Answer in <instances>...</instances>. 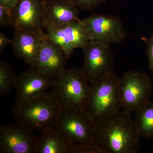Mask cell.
Here are the masks:
<instances>
[{"mask_svg": "<svg viewBox=\"0 0 153 153\" xmlns=\"http://www.w3.org/2000/svg\"><path fill=\"white\" fill-rule=\"evenodd\" d=\"M69 58L59 45L47 37L41 43L33 67L56 78L66 69Z\"/></svg>", "mask_w": 153, "mask_h": 153, "instance_id": "14", "label": "cell"}, {"mask_svg": "<svg viewBox=\"0 0 153 153\" xmlns=\"http://www.w3.org/2000/svg\"><path fill=\"white\" fill-rule=\"evenodd\" d=\"M135 112L134 121L140 137L153 139V101L149 100Z\"/></svg>", "mask_w": 153, "mask_h": 153, "instance_id": "17", "label": "cell"}, {"mask_svg": "<svg viewBox=\"0 0 153 153\" xmlns=\"http://www.w3.org/2000/svg\"><path fill=\"white\" fill-rule=\"evenodd\" d=\"M79 9L71 0H46L43 28L79 19Z\"/></svg>", "mask_w": 153, "mask_h": 153, "instance_id": "15", "label": "cell"}, {"mask_svg": "<svg viewBox=\"0 0 153 153\" xmlns=\"http://www.w3.org/2000/svg\"><path fill=\"white\" fill-rule=\"evenodd\" d=\"M96 122L86 111L62 108L55 128L74 144L93 142Z\"/></svg>", "mask_w": 153, "mask_h": 153, "instance_id": "6", "label": "cell"}, {"mask_svg": "<svg viewBox=\"0 0 153 153\" xmlns=\"http://www.w3.org/2000/svg\"><path fill=\"white\" fill-rule=\"evenodd\" d=\"M72 153H102L93 142L74 144Z\"/></svg>", "mask_w": 153, "mask_h": 153, "instance_id": "20", "label": "cell"}, {"mask_svg": "<svg viewBox=\"0 0 153 153\" xmlns=\"http://www.w3.org/2000/svg\"><path fill=\"white\" fill-rule=\"evenodd\" d=\"M78 8L83 11L93 12L97 7L106 0H71Z\"/></svg>", "mask_w": 153, "mask_h": 153, "instance_id": "19", "label": "cell"}, {"mask_svg": "<svg viewBox=\"0 0 153 153\" xmlns=\"http://www.w3.org/2000/svg\"><path fill=\"white\" fill-rule=\"evenodd\" d=\"M37 142L33 131L17 123L0 127V153H37Z\"/></svg>", "mask_w": 153, "mask_h": 153, "instance_id": "11", "label": "cell"}, {"mask_svg": "<svg viewBox=\"0 0 153 153\" xmlns=\"http://www.w3.org/2000/svg\"><path fill=\"white\" fill-rule=\"evenodd\" d=\"M47 38L59 45L69 58L74 49H82L89 38L82 21L79 19L46 28Z\"/></svg>", "mask_w": 153, "mask_h": 153, "instance_id": "10", "label": "cell"}, {"mask_svg": "<svg viewBox=\"0 0 153 153\" xmlns=\"http://www.w3.org/2000/svg\"><path fill=\"white\" fill-rule=\"evenodd\" d=\"M46 0H18L12 11L11 26L14 29L44 30V8Z\"/></svg>", "mask_w": 153, "mask_h": 153, "instance_id": "12", "label": "cell"}, {"mask_svg": "<svg viewBox=\"0 0 153 153\" xmlns=\"http://www.w3.org/2000/svg\"><path fill=\"white\" fill-rule=\"evenodd\" d=\"M62 108L49 91L22 105L14 106L12 114L17 123L42 133L55 127Z\"/></svg>", "mask_w": 153, "mask_h": 153, "instance_id": "2", "label": "cell"}, {"mask_svg": "<svg viewBox=\"0 0 153 153\" xmlns=\"http://www.w3.org/2000/svg\"><path fill=\"white\" fill-rule=\"evenodd\" d=\"M16 76L12 66L3 60L0 61V97H3L15 88Z\"/></svg>", "mask_w": 153, "mask_h": 153, "instance_id": "18", "label": "cell"}, {"mask_svg": "<svg viewBox=\"0 0 153 153\" xmlns=\"http://www.w3.org/2000/svg\"><path fill=\"white\" fill-rule=\"evenodd\" d=\"M74 144L56 128L41 133L37 138V153H72Z\"/></svg>", "mask_w": 153, "mask_h": 153, "instance_id": "16", "label": "cell"}, {"mask_svg": "<svg viewBox=\"0 0 153 153\" xmlns=\"http://www.w3.org/2000/svg\"><path fill=\"white\" fill-rule=\"evenodd\" d=\"M12 38V50L18 58L24 60L31 67L35 66L41 43L47 34L44 30L34 31L14 29Z\"/></svg>", "mask_w": 153, "mask_h": 153, "instance_id": "13", "label": "cell"}, {"mask_svg": "<svg viewBox=\"0 0 153 153\" xmlns=\"http://www.w3.org/2000/svg\"><path fill=\"white\" fill-rule=\"evenodd\" d=\"M110 45L89 40L82 48L84 62L81 70L89 83L113 71L114 57Z\"/></svg>", "mask_w": 153, "mask_h": 153, "instance_id": "7", "label": "cell"}, {"mask_svg": "<svg viewBox=\"0 0 153 153\" xmlns=\"http://www.w3.org/2000/svg\"><path fill=\"white\" fill-rule=\"evenodd\" d=\"M89 40L111 44L125 40L126 32L120 17L105 14H92L82 20Z\"/></svg>", "mask_w": 153, "mask_h": 153, "instance_id": "8", "label": "cell"}, {"mask_svg": "<svg viewBox=\"0 0 153 153\" xmlns=\"http://www.w3.org/2000/svg\"><path fill=\"white\" fill-rule=\"evenodd\" d=\"M55 80V77L30 66L16 76L15 106L22 105L49 92Z\"/></svg>", "mask_w": 153, "mask_h": 153, "instance_id": "9", "label": "cell"}, {"mask_svg": "<svg viewBox=\"0 0 153 153\" xmlns=\"http://www.w3.org/2000/svg\"><path fill=\"white\" fill-rule=\"evenodd\" d=\"M18 0H0V4L12 11L16 5Z\"/></svg>", "mask_w": 153, "mask_h": 153, "instance_id": "24", "label": "cell"}, {"mask_svg": "<svg viewBox=\"0 0 153 153\" xmlns=\"http://www.w3.org/2000/svg\"><path fill=\"white\" fill-rule=\"evenodd\" d=\"M114 71L90 83L86 111L96 123L122 109L119 81Z\"/></svg>", "mask_w": 153, "mask_h": 153, "instance_id": "4", "label": "cell"}, {"mask_svg": "<svg viewBox=\"0 0 153 153\" xmlns=\"http://www.w3.org/2000/svg\"><path fill=\"white\" fill-rule=\"evenodd\" d=\"M146 42L147 44L146 53L149 60V67L153 74V32Z\"/></svg>", "mask_w": 153, "mask_h": 153, "instance_id": "22", "label": "cell"}, {"mask_svg": "<svg viewBox=\"0 0 153 153\" xmlns=\"http://www.w3.org/2000/svg\"><path fill=\"white\" fill-rule=\"evenodd\" d=\"M12 43V39H10L3 32H0V53H2L7 46Z\"/></svg>", "mask_w": 153, "mask_h": 153, "instance_id": "23", "label": "cell"}, {"mask_svg": "<svg viewBox=\"0 0 153 153\" xmlns=\"http://www.w3.org/2000/svg\"><path fill=\"white\" fill-rule=\"evenodd\" d=\"M12 11L0 4V25L4 27L11 26Z\"/></svg>", "mask_w": 153, "mask_h": 153, "instance_id": "21", "label": "cell"}, {"mask_svg": "<svg viewBox=\"0 0 153 153\" xmlns=\"http://www.w3.org/2000/svg\"><path fill=\"white\" fill-rule=\"evenodd\" d=\"M131 114L122 110L96 123L92 142L102 153H136L140 148Z\"/></svg>", "mask_w": 153, "mask_h": 153, "instance_id": "1", "label": "cell"}, {"mask_svg": "<svg viewBox=\"0 0 153 153\" xmlns=\"http://www.w3.org/2000/svg\"><path fill=\"white\" fill-rule=\"evenodd\" d=\"M119 90L122 109L131 114L149 101L152 84L146 73L132 70L120 78Z\"/></svg>", "mask_w": 153, "mask_h": 153, "instance_id": "5", "label": "cell"}, {"mask_svg": "<svg viewBox=\"0 0 153 153\" xmlns=\"http://www.w3.org/2000/svg\"><path fill=\"white\" fill-rule=\"evenodd\" d=\"M81 69L66 68L57 77L50 93L62 108L86 111L90 84Z\"/></svg>", "mask_w": 153, "mask_h": 153, "instance_id": "3", "label": "cell"}]
</instances>
